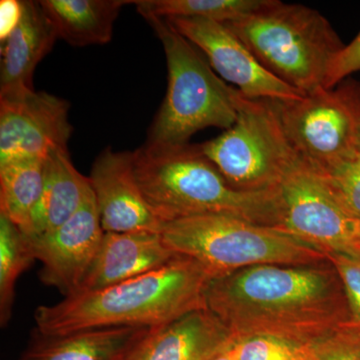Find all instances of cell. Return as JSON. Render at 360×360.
Listing matches in <instances>:
<instances>
[{
    "label": "cell",
    "mask_w": 360,
    "mask_h": 360,
    "mask_svg": "<svg viewBox=\"0 0 360 360\" xmlns=\"http://www.w3.org/2000/svg\"><path fill=\"white\" fill-rule=\"evenodd\" d=\"M137 184L163 224L205 214H224L279 229L283 208L278 187L245 191L232 187L198 146L132 153Z\"/></svg>",
    "instance_id": "cell-3"
},
{
    "label": "cell",
    "mask_w": 360,
    "mask_h": 360,
    "mask_svg": "<svg viewBox=\"0 0 360 360\" xmlns=\"http://www.w3.org/2000/svg\"><path fill=\"white\" fill-rule=\"evenodd\" d=\"M162 44L168 70L167 96L144 146H187L206 127L229 129L236 122V94L213 72L203 54L165 18L144 16Z\"/></svg>",
    "instance_id": "cell-5"
},
{
    "label": "cell",
    "mask_w": 360,
    "mask_h": 360,
    "mask_svg": "<svg viewBox=\"0 0 360 360\" xmlns=\"http://www.w3.org/2000/svg\"><path fill=\"white\" fill-rule=\"evenodd\" d=\"M58 39L73 46L105 44L120 11L132 0H41Z\"/></svg>",
    "instance_id": "cell-19"
},
{
    "label": "cell",
    "mask_w": 360,
    "mask_h": 360,
    "mask_svg": "<svg viewBox=\"0 0 360 360\" xmlns=\"http://www.w3.org/2000/svg\"><path fill=\"white\" fill-rule=\"evenodd\" d=\"M23 14V1L1 0L0 1V42L4 44L9 35L20 25Z\"/></svg>",
    "instance_id": "cell-28"
},
{
    "label": "cell",
    "mask_w": 360,
    "mask_h": 360,
    "mask_svg": "<svg viewBox=\"0 0 360 360\" xmlns=\"http://www.w3.org/2000/svg\"><path fill=\"white\" fill-rule=\"evenodd\" d=\"M357 71H360V32L349 44H345L331 61L324 89H333Z\"/></svg>",
    "instance_id": "cell-27"
},
{
    "label": "cell",
    "mask_w": 360,
    "mask_h": 360,
    "mask_svg": "<svg viewBox=\"0 0 360 360\" xmlns=\"http://www.w3.org/2000/svg\"><path fill=\"white\" fill-rule=\"evenodd\" d=\"M265 0H132L144 16L203 18L225 23L259 8Z\"/></svg>",
    "instance_id": "cell-21"
},
{
    "label": "cell",
    "mask_w": 360,
    "mask_h": 360,
    "mask_svg": "<svg viewBox=\"0 0 360 360\" xmlns=\"http://www.w3.org/2000/svg\"><path fill=\"white\" fill-rule=\"evenodd\" d=\"M352 328H354V326H352ZM354 328L359 329V330H360V328Z\"/></svg>",
    "instance_id": "cell-30"
},
{
    "label": "cell",
    "mask_w": 360,
    "mask_h": 360,
    "mask_svg": "<svg viewBox=\"0 0 360 360\" xmlns=\"http://www.w3.org/2000/svg\"><path fill=\"white\" fill-rule=\"evenodd\" d=\"M104 231L91 186L82 205L56 231L27 236L33 257L41 264L42 283L58 288L65 297L75 295L96 257Z\"/></svg>",
    "instance_id": "cell-12"
},
{
    "label": "cell",
    "mask_w": 360,
    "mask_h": 360,
    "mask_svg": "<svg viewBox=\"0 0 360 360\" xmlns=\"http://www.w3.org/2000/svg\"><path fill=\"white\" fill-rule=\"evenodd\" d=\"M328 262L255 265L214 277L206 309L236 340L265 335L314 345L350 323L342 283Z\"/></svg>",
    "instance_id": "cell-1"
},
{
    "label": "cell",
    "mask_w": 360,
    "mask_h": 360,
    "mask_svg": "<svg viewBox=\"0 0 360 360\" xmlns=\"http://www.w3.org/2000/svg\"><path fill=\"white\" fill-rule=\"evenodd\" d=\"M58 35L39 1H23L20 25L1 44L0 96L33 90L35 68L51 51Z\"/></svg>",
    "instance_id": "cell-16"
},
{
    "label": "cell",
    "mask_w": 360,
    "mask_h": 360,
    "mask_svg": "<svg viewBox=\"0 0 360 360\" xmlns=\"http://www.w3.org/2000/svg\"><path fill=\"white\" fill-rule=\"evenodd\" d=\"M224 25L265 70L304 96L324 89L329 65L345 46L328 20L302 4L265 0Z\"/></svg>",
    "instance_id": "cell-4"
},
{
    "label": "cell",
    "mask_w": 360,
    "mask_h": 360,
    "mask_svg": "<svg viewBox=\"0 0 360 360\" xmlns=\"http://www.w3.org/2000/svg\"><path fill=\"white\" fill-rule=\"evenodd\" d=\"M89 179L104 232H161L163 224L135 179L132 153L104 149Z\"/></svg>",
    "instance_id": "cell-13"
},
{
    "label": "cell",
    "mask_w": 360,
    "mask_h": 360,
    "mask_svg": "<svg viewBox=\"0 0 360 360\" xmlns=\"http://www.w3.org/2000/svg\"><path fill=\"white\" fill-rule=\"evenodd\" d=\"M231 345L224 350V352H220L219 355H217V356L212 360H236V359H234L233 352H232Z\"/></svg>",
    "instance_id": "cell-29"
},
{
    "label": "cell",
    "mask_w": 360,
    "mask_h": 360,
    "mask_svg": "<svg viewBox=\"0 0 360 360\" xmlns=\"http://www.w3.org/2000/svg\"><path fill=\"white\" fill-rule=\"evenodd\" d=\"M276 101L291 148L314 169L360 153V82L345 79L333 89Z\"/></svg>",
    "instance_id": "cell-8"
},
{
    "label": "cell",
    "mask_w": 360,
    "mask_h": 360,
    "mask_svg": "<svg viewBox=\"0 0 360 360\" xmlns=\"http://www.w3.org/2000/svg\"><path fill=\"white\" fill-rule=\"evenodd\" d=\"M89 188V177L75 167L68 149L51 153L44 161V186L27 236H45L68 221L82 205Z\"/></svg>",
    "instance_id": "cell-18"
},
{
    "label": "cell",
    "mask_w": 360,
    "mask_h": 360,
    "mask_svg": "<svg viewBox=\"0 0 360 360\" xmlns=\"http://www.w3.org/2000/svg\"><path fill=\"white\" fill-rule=\"evenodd\" d=\"M150 328L118 326L37 335L20 360H124Z\"/></svg>",
    "instance_id": "cell-17"
},
{
    "label": "cell",
    "mask_w": 360,
    "mask_h": 360,
    "mask_svg": "<svg viewBox=\"0 0 360 360\" xmlns=\"http://www.w3.org/2000/svg\"><path fill=\"white\" fill-rule=\"evenodd\" d=\"M231 349L236 360H316L314 345L274 336L234 338Z\"/></svg>",
    "instance_id": "cell-23"
},
{
    "label": "cell",
    "mask_w": 360,
    "mask_h": 360,
    "mask_svg": "<svg viewBox=\"0 0 360 360\" xmlns=\"http://www.w3.org/2000/svg\"><path fill=\"white\" fill-rule=\"evenodd\" d=\"M27 236L13 222L0 214V323L6 326L13 314L14 288L18 277L32 265Z\"/></svg>",
    "instance_id": "cell-22"
},
{
    "label": "cell",
    "mask_w": 360,
    "mask_h": 360,
    "mask_svg": "<svg viewBox=\"0 0 360 360\" xmlns=\"http://www.w3.org/2000/svg\"><path fill=\"white\" fill-rule=\"evenodd\" d=\"M214 274L193 258L176 255L160 269L110 288L68 296L35 309L37 333L60 336L103 328H158L205 309Z\"/></svg>",
    "instance_id": "cell-2"
},
{
    "label": "cell",
    "mask_w": 360,
    "mask_h": 360,
    "mask_svg": "<svg viewBox=\"0 0 360 360\" xmlns=\"http://www.w3.org/2000/svg\"><path fill=\"white\" fill-rule=\"evenodd\" d=\"M345 290L349 309V326L360 328V255H329Z\"/></svg>",
    "instance_id": "cell-25"
},
{
    "label": "cell",
    "mask_w": 360,
    "mask_h": 360,
    "mask_svg": "<svg viewBox=\"0 0 360 360\" xmlns=\"http://www.w3.org/2000/svg\"><path fill=\"white\" fill-rule=\"evenodd\" d=\"M202 52L213 70L251 99L288 101L305 96L265 70L224 25L203 18H165Z\"/></svg>",
    "instance_id": "cell-11"
},
{
    "label": "cell",
    "mask_w": 360,
    "mask_h": 360,
    "mask_svg": "<svg viewBox=\"0 0 360 360\" xmlns=\"http://www.w3.org/2000/svg\"><path fill=\"white\" fill-rule=\"evenodd\" d=\"M44 160H22L0 165V214L25 236L32 231L33 212L41 195Z\"/></svg>",
    "instance_id": "cell-20"
},
{
    "label": "cell",
    "mask_w": 360,
    "mask_h": 360,
    "mask_svg": "<svg viewBox=\"0 0 360 360\" xmlns=\"http://www.w3.org/2000/svg\"><path fill=\"white\" fill-rule=\"evenodd\" d=\"M233 341L231 330L205 307L151 328L124 360H212Z\"/></svg>",
    "instance_id": "cell-15"
},
{
    "label": "cell",
    "mask_w": 360,
    "mask_h": 360,
    "mask_svg": "<svg viewBox=\"0 0 360 360\" xmlns=\"http://www.w3.org/2000/svg\"><path fill=\"white\" fill-rule=\"evenodd\" d=\"M236 108L231 129L198 148L234 188L276 189L300 158L284 134L276 101L248 98L238 90Z\"/></svg>",
    "instance_id": "cell-7"
},
{
    "label": "cell",
    "mask_w": 360,
    "mask_h": 360,
    "mask_svg": "<svg viewBox=\"0 0 360 360\" xmlns=\"http://www.w3.org/2000/svg\"><path fill=\"white\" fill-rule=\"evenodd\" d=\"M316 360H360V330L349 324L314 345Z\"/></svg>",
    "instance_id": "cell-26"
},
{
    "label": "cell",
    "mask_w": 360,
    "mask_h": 360,
    "mask_svg": "<svg viewBox=\"0 0 360 360\" xmlns=\"http://www.w3.org/2000/svg\"><path fill=\"white\" fill-rule=\"evenodd\" d=\"M70 103L44 91L0 96V165L22 160H46L68 149L72 127Z\"/></svg>",
    "instance_id": "cell-10"
},
{
    "label": "cell",
    "mask_w": 360,
    "mask_h": 360,
    "mask_svg": "<svg viewBox=\"0 0 360 360\" xmlns=\"http://www.w3.org/2000/svg\"><path fill=\"white\" fill-rule=\"evenodd\" d=\"M176 255L161 232H104L96 257L75 295L124 283L160 269Z\"/></svg>",
    "instance_id": "cell-14"
},
{
    "label": "cell",
    "mask_w": 360,
    "mask_h": 360,
    "mask_svg": "<svg viewBox=\"0 0 360 360\" xmlns=\"http://www.w3.org/2000/svg\"><path fill=\"white\" fill-rule=\"evenodd\" d=\"M345 208L360 220V153L324 170H317Z\"/></svg>",
    "instance_id": "cell-24"
},
{
    "label": "cell",
    "mask_w": 360,
    "mask_h": 360,
    "mask_svg": "<svg viewBox=\"0 0 360 360\" xmlns=\"http://www.w3.org/2000/svg\"><path fill=\"white\" fill-rule=\"evenodd\" d=\"M279 229L329 255H360V220L338 200L321 172L298 158L278 186Z\"/></svg>",
    "instance_id": "cell-9"
},
{
    "label": "cell",
    "mask_w": 360,
    "mask_h": 360,
    "mask_svg": "<svg viewBox=\"0 0 360 360\" xmlns=\"http://www.w3.org/2000/svg\"><path fill=\"white\" fill-rule=\"evenodd\" d=\"M161 234L175 255L191 257L215 277L262 264H321V251L277 227L224 214H205L172 220Z\"/></svg>",
    "instance_id": "cell-6"
}]
</instances>
